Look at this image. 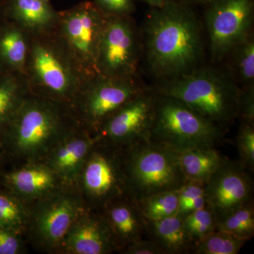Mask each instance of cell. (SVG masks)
<instances>
[{
	"instance_id": "obj_2",
	"label": "cell",
	"mask_w": 254,
	"mask_h": 254,
	"mask_svg": "<svg viewBox=\"0 0 254 254\" xmlns=\"http://www.w3.org/2000/svg\"><path fill=\"white\" fill-rule=\"evenodd\" d=\"M78 127L68 106L30 93L0 137V149L19 165L41 161Z\"/></svg>"
},
{
	"instance_id": "obj_28",
	"label": "cell",
	"mask_w": 254,
	"mask_h": 254,
	"mask_svg": "<svg viewBox=\"0 0 254 254\" xmlns=\"http://www.w3.org/2000/svg\"><path fill=\"white\" fill-rule=\"evenodd\" d=\"M246 242L231 234L215 230L193 242L191 252L195 254H237Z\"/></svg>"
},
{
	"instance_id": "obj_15",
	"label": "cell",
	"mask_w": 254,
	"mask_h": 254,
	"mask_svg": "<svg viewBox=\"0 0 254 254\" xmlns=\"http://www.w3.org/2000/svg\"><path fill=\"white\" fill-rule=\"evenodd\" d=\"M118 251L101 214L85 207L70 227L58 254H110Z\"/></svg>"
},
{
	"instance_id": "obj_24",
	"label": "cell",
	"mask_w": 254,
	"mask_h": 254,
	"mask_svg": "<svg viewBox=\"0 0 254 254\" xmlns=\"http://www.w3.org/2000/svg\"><path fill=\"white\" fill-rule=\"evenodd\" d=\"M29 222V205L6 188L0 189V227L24 236Z\"/></svg>"
},
{
	"instance_id": "obj_5",
	"label": "cell",
	"mask_w": 254,
	"mask_h": 254,
	"mask_svg": "<svg viewBox=\"0 0 254 254\" xmlns=\"http://www.w3.org/2000/svg\"><path fill=\"white\" fill-rule=\"evenodd\" d=\"M127 193L139 200L180 190L186 177L177 152L148 140L121 148Z\"/></svg>"
},
{
	"instance_id": "obj_6",
	"label": "cell",
	"mask_w": 254,
	"mask_h": 254,
	"mask_svg": "<svg viewBox=\"0 0 254 254\" xmlns=\"http://www.w3.org/2000/svg\"><path fill=\"white\" fill-rule=\"evenodd\" d=\"M224 133L180 100L155 94L150 141L179 153L193 148H215Z\"/></svg>"
},
{
	"instance_id": "obj_11",
	"label": "cell",
	"mask_w": 254,
	"mask_h": 254,
	"mask_svg": "<svg viewBox=\"0 0 254 254\" xmlns=\"http://www.w3.org/2000/svg\"><path fill=\"white\" fill-rule=\"evenodd\" d=\"M140 44L129 17L105 16L98 49V73L112 77H136Z\"/></svg>"
},
{
	"instance_id": "obj_36",
	"label": "cell",
	"mask_w": 254,
	"mask_h": 254,
	"mask_svg": "<svg viewBox=\"0 0 254 254\" xmlns=\"http://www.w3.org/2000/svg\"><path fill=\"white\" fill-rule=\"evenodd\" d=\"M190 1H195V2L205 3V4H208V3L210 2L211 0H190Z\"/></svg>"
},
{
	"instance_id": "obj_14",
	"label": "cell",
	"mask_w": 254,
	"mask_h": 254,
	"mask_svg": "<svg viewBox=\"0 0 254 254\" xmlns=\"http://www.w3.org/2000/svg\"><path fill=\"white\" fill-rule=\"evenodd\" d=\"M248 171L240 160L225 158L205 183L207 205L218 221L252 200V184Z\"/></svg>"
},
{
	"instance_id": "obj_31",
	"label": "cell",
	"mask_w": 254,
	"mask_h": 254,
	"mask_svg": "<svg viewBox=\"0 0 254 254\" xmlns=\"http://www.w3.org/2000/svg\"><path fill=\"white\" fill-rule=\"evenodd\" d=\"M93 2L107 16L129 17L136 9L133 0H94Z\"/></svg>"
},
{
	"instance_id": "obj_27",
	"label": "cell",
	"mask_w": 254,
	"mask_h": 254,
	"mask_svg": "<svg viewBox=\"0 0 254 254\" xmlns=\"http://www.w3.org/2000/svg\"><path fill=\"white\" fill-rule=\"evenodd\" d=\"M216 230L231 234L247 242L252 240L254 235V208L252 200L226 218L219 220Z\"/></svg>"
},
{
	"instance_id": "obj_33",
	"label": "cell",
	"mask_w": 254,
	"mask_h": 254,
	"mask_svg": "<svg viewBox=\"0 0 254 254\" xmlns=\"http://www.w3.org/2000/svg\"><path fill=\"white\" fill-rule=\"evenodd\" d=\"M25 252L23 236L0 227V254H21Z\"/></svg>"
},
{
	"instance_id": "obj_12",
	"label": "cell",
	"mask_w": 254,
	"mask_h": 254,
	"mask_svg": "<svg viewBox=\"0 0 254 254\" xmlns=\"http://www.w3.org/2000/svg\"><path fill=\"white\" fill-rule=\"evenodd\" d=\"M208 4L205 21L210 53L220 61L253 33L254 0H211Z\"/></svg>"
},
{
	"instance_id": "obj_18",
	"label": "cell",
	"mask_w": 254,
	"mask_h": 254,
	"mask_svg": "<svg viewBox=\"0 0 254 254\" xmlns=\"http://www.w3.org/2000/svg\"><path fill=\"white\" fill-rule=\"evenodd\" d=\"M98 212L109 227L118 252L132 242L147 237L146 220L136 200L127 193L110 200Z\"/></svg>"
},
{
	"instance_id": "obj_30",
	"label": "cell",
	"mask_w": 254,
	"mask_h": 254,
	"mask_svg": "<svg viewBox=\"0 0 254 254\" xmlns=\"http://www.w3.org/2000/svg\"><path fill=\"white\" fill-rule=\"evenodd\" d=\"M236 144L241 163L250 173L254 170V124L241 123Z\"/></svg>"
},
{
	"instance_id": "obj_10",
	"label": "cell",
	"mask_w": 254,
	"mask_h": 254,
	"mask_svg": "<svg viewBox=\"0 0 254 254\" xmlns=\"http://www.w3.org/2000/svg\"><path fill=\"white\" fill-rule=\"evenodd\" d=\"M84 208L76 188L64 187L29 205L26 235L39 250L58 254L70 227Z\"/></svg>"
},
{
	"instance_id": "obj_4",
	"label": "cell",
	"mask_w": 254,
	"mask_h": 254,
	"mask_svg": "<svg viewBox=\"0 0 254 254\" xmlns=\"http://www.w3.org/2000/svg\"><path fill=\"white\" fill-rule=\"evenodd\" d=\"M23 76L31 94L68 108L85 81L55 32L30 36Z\"/></svg>"
},
{
	"instance_id": "obj_7",
	"label": "cell",
	"mask_w": 254,
	"mask_h": 254,
	"mask_svg": "<svg viewBox=\"0 0 254 254\" xmlns=\"http://www.w3.org/2000/svg\"><path fill=\"white\" fill-rule=\"evenodd\" d=\"M146 89L137 76L112 77L98 73L82 83L69 109L79 126L95 136L115 112Z\"/></svg>"
},
{
	"instance_id": "obj_29",
	"label": "cell",
	"mask_w": 254,
	"mask_h": 254,
	"mask_svg": "<svg viewBox=\"0 0 254 254\" xmlns=\"http://www.w3.org/2000/svg\"><path fill=\"white\" fill-rule=\"evenodd\" d=\"M185 231L193 242L216 230V216L208 205L192 212L182 219Z\"/></svg>"
},
{
	"instance_id": "obj_8",
	"label": "cell",
	"mask_w": 254,
	"mask_h": 254,
	"mask_svg": "<svg viewBox=\"0 0 254 254\" xmlns=\"http://www.w3.org/2000/svg\"><path fill=\"white\" fill-rule=\"evenodd\" d=\"M59 14L55 33L86 81L98 73V49L105 16L91 1Z\"/></svg>"
},
{
	"instance_id": "obj_26",
	"label": "cell",
	"mask_w": 254,
	"mask_h": 254,
	"mask_svg": "<svg viewBox=\"0 0 254 254\" xmlns=\"http://www.w3.org/2000/svg\"><path fill=\"white\" fill-rule=\"evenodd\" d=\"M142 215L147 220H158L177 215L179 190H168L136 200Z\"/></svg>"
},
{
	"instance_id": "obj_38",
	"label": "cell",
	"mask_w": 254,
	"mask_h": 254,
	"mask_svg": "<svg viewBox=\"0 0 254 254\" xmlns=\"http://www.w3.org/2000/svg\"><path fill=\"white\" fill-rule=\"evenodd\" d=\"M43 1H50V0H43Z\"/></svg>"
},
{
	"instance_id": "obj_3",
	"label": "cell",
	"mask_w": 254,
	"mask_h": 254,
	"mask_svg": "<svg viewBox=\"0 0 254 254\" xmlns=\"http://www.w3.org/2000/svg\"><path fill=\"white\" fill-rule=\"evenodd\" d=\"M150 90L180 100L225 131L238 115L240 87L228 73L210 66H200Z\"/></svg>"
},
{
	"instance_id": "obj_21",
	"label": "cell",
	"mask_w": 254,
	"mask_h": 254,
	"mask_svg": "<svg viewBox=\"0 0 254 254\" xmlns=\"http://www.w3.org/2000/svg\"><path fill=\"white\" fill-rule=\"evenodd\" d=\"M146 220L147 237L155 242L165 254L191 252L193 242L177 215L158 220Z\"/></svg>"
},
{
	"instance_id": "obj_34",
	"label": "cell",
	"mask_w": 254,
	"mask_h": 254,
	"mask_svg": "<svg viewBox=\"0 0 254 254\" xmlns=\"http://www.w3.org/2000/svg\"><path fill=\"white\" fill-rule=\"evenodd\" d=\"M124 254H165V252L155 242L148 238L135 241L120 251Z\"/></svg>"
},
{
	"instance_id": "obj_17",
	"label": "cell",
	"mask_w": 254,
	"mask_h": 254,
	"mask_svg": "<svg viewBox=\"0 0 254 254\" xmlns=\"http://www.w3.org/2000/svg\"><path fill=\"white\" fill-rule=\"evenodd\" d=\"M96 136L78 127L60 141L41 162L46 164L64 186L76 188L78 175Z\"/></svg>"
},
{
	"instance_id": "obj_13",
	"label": "cell",
	"mask_w": 254,
	"mask_h": 254,
	"mask_svg": "<svg viewBox=\"0 0 254 254\" xmlns=\"http://www.w3.org/2000/svg\"><path fill=\"white\" fill-rule=\"evenodd\" d=\"M155 100V93L147 88L115 112L95 136L119 148L148 141L154 118Z\"/></svg>"
},
{
	"instance_id": "obj_1",
	"label": "cell",
	"mask_w": 254,
	"mask_h": 254,
	"mask_svg": "<svg viewBox=\"0 0 254 254\" xmlns=\"http://www.w3.org/2000/svg\"><path fill=\"white\" fill-rule=\"evenodd\" d=\"M144 30L147 62L157 77L168 81L200 66L204 57L201 28L188 6L169 0L153 8Z\"/></svg>"
},
{
	"instance_id": "obj_16",
	"label": "cell",
	"mask_w": 254,
	"mask_h": 254,
	"mask_svg": "<svg viewBox=\"0 0 254 254\" xmlns=\"http://www.w3.org/2000/svg\"><path fill=\"white\" fill-rule=\"evenodd\" d=\"M2 182L4 188L28 205L67 187L48 165L41 161L20 164L17 168L3 174Z\"/></svg>"
},
{
	"instance_id": "obj_35",
	"label": "cell",
	"mask_w": 254,
	"mask_h": 254,
	"mask_svg": "<svg viewBox=\"0 0 254 254\" xmlns=\"http://www.w3.org/2000/svg\"><path fill=\"white\" fill-rule=\"evenodd\" d=\"M142 1L150 5L152 7L155 8L160 7V6L165 4L169 0H142Z\"/></svg>"
},
{
	"instance_id": "obj_9",
	"label": "cell",
	"mask_w": 254,
	"mask_h": 254,
	"mask_svg": "<svg viewBox=\"0 0 254 254\" xmlns=\"http://www.w3.org/2000/svg\"><path fill=\"white\" fill-rule=\"evenodd\" d=\"M76 188L85 207L95 211L127 193L121 148L98 138L82 167Z\"/></svg>"
},
{
	"instance_id": "obj_22",
	"label": "cell",
	"mask_w": 254,
	"mask_h": 254,
	"mask_svg": "<svg viewBox=\"0 0 254 254\" xmlns=\"http://www.w3.org/2000/svg\"><path fill=\"white\" fill-rule=\"evenodd\" d=\"M30 93L24 76L0 72V137Z\"/></svg>"
},
{
	"instance_id": "obj_37",
	"label": "cell",
	"mask_w": 254,
	"mask_h": 254,
	"mask_svg": "<svg viewBox=\"0 0 254 254\" xmlns=\"http://www.w3.org/2000/svg\"><path fill=\"white\" fill-rule=\"evenodd\" d=\"M1 11H2V6L0 4V14H1Z\"/></svg>"
},
{
	"instance_id": "obj_40",
	"label": "cell",
	"mask_w": 254,
	"mask_h": 254,
	"mask_svg": "<svg viewBox=\"0 0 254 254\" xmlns=\"http://www.w3.org/2000/svg\"><path fill=\"white\" fill-rule=\"evenodd\" d=\"M0 168H1V165H0Z\"/></svg>"
},
{
	"instance_id": "obj_20",
	"label": "cell",
	"mask_w": 254,
	"mask_h": 254,
	"mask_svg": "<svg viewBox=\"0 0 254 254\" xmlns=\"http://www.w3.org/2000/svg\"><path fill=\"white\" fill-rule=\"evenodd\" d=\"M30 36L9 21L0 28V69L24 76Z\"/></svg>"
},
{
	"instance_id": "obj_19",
	"label": "cell",
	"mask_w": 254,
	"mask_h": 254,
	"mask_svg": "<svg viewBox=\"0 0 254 254\" xmlns=\"http://www.w3.org/2000/svg\"><path fill=\"white\" fill-rule=\"evenodd\" d=\"M4 9L9 21L21 28L29 36L53 33L59 21V11L53 8L50 1L8 0Z\"/></svg>"
},
{
	"instance_id": "obj_39",
	"label": "cell",
	"mask_w": 254,
	"mask_h": 254,
	"mask_svg": "<svg viewBox=\"0 0 254 254\" xmlns=\"http://www.w3.org/2000/svg\"><path fill=\"white\" fill-rule=\"evenodd\" d=\"M1 69H0V72H1Z\"/></svg>"
},
{
	"instance_id": "obj_32",
	"label": "cell",
	"mask_w": 254,
	"mask_h": 254,
	"mask_svg": "<svg viewBox=\"0 0 254 254\" xmlns=\"http://www.w3.org/2000/svg\"><path fill=\"white\" fill-rule=\"evenodd\" d=\"M237 118L241 123L254 124V84L240 87Z\"/></svg>"
},
{
	"instance_id": "obj_25",
	"label": "cell",
	"mask_w": 254,
	"mask_h": 254,
	"mask_svg": "<svg viewBox=\"0 0 254 254\" xmlns=\"http://www.w3.org/2000/svg\"><path fill=\"white\" fill-rule=\"evenodd\" d=\"M230 76L242 87L254 84V38L253 33L232 48L227 55Z\"/></svg>"
},
{
	"instance_id": "obj_23",
	"label": "cell",
	"mask_w": 254,
	"mask_h": 254,
	"mask_svg": "<svg viewBox=\"0 0 254 254\" xmlns=\"http://www.w3.org/2000/svg\"><path fill=\"white\" fill-rule=\"evenodd\" d=\"M177 153L187 181L204 184L225 159L216 148H193Z\"/></svg>"
}]
</instances>
